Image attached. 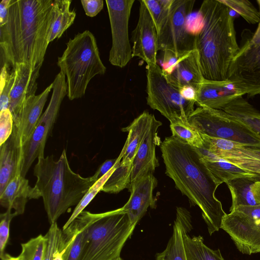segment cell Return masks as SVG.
<instances>
[{
	"mask_svg": "<svg viewBox=\"0 0 260 260\" xmlns=\"http://www.w3.org/2000/svg\"><path fill=\"white\" fill-rule=\"evenodd\" d=\"M189 211L184 208L177 207L173 234L166 249L157 254L156 260H187L184 236L192 229Z\"/></svg>",
	"mask_w": 260,
	"mask_h": 260,
	"instance_id": "cell-24",
	"label": "cell"
},
{
	"mask_svg": "<svg viewBox=\"0 0 260 260\" xmlns=\"http://www.w3.org/2000/svg\"><path fill=\"white\" fill-rule=\"evenodd\" d=\"M154 115L144 111L122 131L128 133L125 144L121 151L123 163L132 165L139 147L148 131Z\"/></svg>",
	"mask_w": 260,
	"mask_h": 260,
	"instance_id": "cell-27",
	"label": "cell"
},
{
	"mask_svg": "<svg viewBox=\"0 0 260 260\" xmlns=\"http://www.w3.org/2000/svg\"><path fill=\"white\" fill-rule=\"evenodd\" d=\"M117 158L110 159L105 161L98 168L95 174L91 177L95 183L98 180L106 175L115 165Z\"/></svg>",
	"mask_w": 260,
	"mask_h": 260,
	"instance_id": "cell-43",
	"label": "cell"
},
{
	"mask_svg": "<svg viewBox=\"0 0 260 260\" xmlns=\"http://www.w3.org/2000/svg\"><path fill=\"white\" fill-rule=\"evenodd\" d=\"M143 2L150 13L158 32L170 9L165 8L160 0H143Z\"/></svg>",
	"mask_w": 260,
	"mask_h": 260,
	"instance_id": "cell-39",
	"label": "cell"
},
{
	"mask_svg": "<svg viewBox=\"0 0 260 260\" xmlns=\"http://www.w3.org/2000/svg\"><path fill=\"white\" fill-rule=\"evenodd\" d=\"M243 95L230 80L215 81L204 79L197 91L195 104L199 107L222 110L235 99Z\"/></svg>",
	"mask_w": 260,
	"mask_h": 260,
	"instance_id": "cell-19",
	"label": "cell"
},
{
	"mask_svg": "<svg viewBox=\"0 0 260 260\" xmlns=\"http://www.w3.org/2000/svg\"><path fill=\"white\" fill-rule=\"evenodd\" d=\"M0 194L15 176L21 175L22 143L14 128L9 139L0 146Z\"/></svg>",
	"mask_w": 260,
	"mask_h": 260,
	"instance_id": "cell-21",
	"label": "cell"
},
{
	"mask_svg": "<svg viewBox=\"0 0 260 260\" xmlns=\"http://www.w3.org/2000/svg\"><path fill=\"white\" fill-rule=\"evenodd\" d=\"M201 24L195 34L203 77L210 81L229 80L239 46L231 9L220 0H205L199 10Z\"/></svg>",
	"mask_w": 260,
	"mask_h": 260,
	"instance_id": "cell-3",
	"label": "cell"
},
{
	"mask_svg": "<svg viewBox=\"0 0 260 260\" xmlns=\"http://www.w3.org/2000/svg\"><path fill=\"white\" fill-rule=\"evenodd\" d=\"M252 190L256 200L260 204V179L254 184Z\"/></svg>",
	"mask_w": 260,
	"mask_h": 260,
	"instance_id": "cell-46",
	"label": "cell"
},
{
	"mask_svg": "<svg viewBox=\"0 0 260 260\" xmlns=\"http://www.w3.org/2000/svg\"><path fill=\"white\" fill-rule=\"evenodd\" d=\"M179 90L182 96L184 99L187 100L194 101L196 103L197 91L193 88L185 87Z\"/></svg>",
	"mask_w": 260,
	"mask_h": 260,
	"instance_id": "cell-45",
	"label": "cell"
},
{
	"mask_svg": "<svg viewBox=\"0 0 260 260\" xmlns=\"http://www.w3.org/2000/svg\"><path fill=\"white\" fill-rule=\"evenodd\" d=\"M46 235H39L21 244V252L18 260H44L47 245Z\"/></svg>",
	"mask_w": 260,
	"mask_h": 260,
	"instance_id": "cell-34",
	"label": "cell"
},
{
	"mask_svg": "<svg viewBox=\"0 0 260 260\" xmlns=\"http://www.w3.org/2000/svg\"><path fill=\"white\" fill-rule=\"evenodd\" d=\"M194 0H174L168 15L157 32L158 49L182 56L196 49V36L188 27Z\"/></svg>",
	"mask_w": 260,
	"mask_h": 260,
	"instance_id": "cell-9",
	"label": "cell"
},
{
	"mask_svg": "<svg viewBox=\"0 0 260 260\" xmlns=\"http://www.w3.org/2000/svg\"><path fill=\"white\" fill-rule=\"evenodd\" d=\"M2 260H18L17 257H14L8 253H5Z\"/></svg>",
	"mask_w": 260,
	"mask_h": 260,
	"instance_id": "cell-47",
	"label": "cell"
},
{
	"mask_svg": "<svg viewBox=\"0 0 260 260\" xmlns=\"http://www.w3.org/2000/svg\"><path fill=\"white\" fill-rule=\"evenodd\" d=\"M146 68L147 105L170 122L188 120L194 110L195 102L184 99L180 90L168 81L157 64H147Z\"/></svg>",
	"mask_w": 260,
	"mask_h": 260,
	"instance_id": "cell-8",
	"label": "cell"
},
{
	"mask_svg": "<svg viewBox=\"0 0 260 260\" xmlns=\"http://www.w3.org/2000/svg\"><path fill=\"white\" fill-rule=\"evenodd\" d=\"M203 149L250 173L260 176V147L201 135Z\"/></svg>",
	"mask_w": 260,
	"mask_h": 260,
	"instance_id": "cell-14",
	"label": "cell"
},
{
	"mask_svg": "<svg viewBox=\"0 0 260 260\" xmlns=\"http://www.w3.org/2000/svg\"><path fill=\"white\" fill-rule=\"evenodd\" d=\"M86 211H83L66 229H62L59 251L63 260H79L87 226Z\"/></svg>",
	"mask_w": 260,
	"mask_h": 260,
	"instance_id": "cell-25",
	"label": "cell"
},
{
	"mask_svg": "<svg viewBox=\"0 0 260 260\" xmlns=\"http://www.w3.org/2000/svg\"><path fill=\"white\" fill-rule=\"evenodd\" d=\"M115 169L114 166L103 177L98 180L93 184L88 189L87 192L84 195L83 198L76 206L72 215L69 217L67 221L64 224L62 229L67 228L70 223L83 211L85 207L90 203L92 199L101 191V189L104 184L112 174Z\"/></svg>",
	"mask_w": 260,
	"mask_h": 260,
	"instance_id": "cell-36",
	"label": "cell"
},
{
	"mask_svg": "<svg viewBox=\"0 0 260 260\" xmlns=\"http://www.w3.org/2000/svg\"><path fill=\"white\" fill-rule=\"evenodd\" d=\"M71 2V0L53 1V17L50 28L49 42L60 38L74 23L76 13L70 10Z\"/></svg>",
	"mask_w": 260,
	"mask_h": 260,
	"instance_id": "cell-30",
	"label": "cell"
},
{
	"mask_svg": "<svg viewBox=\"0 0 260 260\" xmlns=\"http://www.w3.org/2000/svg\"><path fill=\"white\" fill-rule=\"evenodd\" d=\"M11 0H2L0 3V27L7 21Z\"/></svg>",
	"mask_w": 260,
	"mask_h": 260,
	"instance_id": "cell-44",
	"label": "cell"
},
{
	"mask_svg": "<svg viewBox=\"0 0 260 260\" xmlns=\"http://www.w3.org/2000/svg\"><path fill=\"white\" fill-rule=\"evenodd\" d=\"M62 231L58 226L56 222L50 224L46 234L47 245L44 260H53L55 253L59 250L61 242Z\"/></svg>",
	"mask_w": 260,
	"mask_h": 260,
	"instance_id": "cell-38",
	"label": "cell"
},
{
	"mask_svg": "<svg viewBox=\"0 0 260 260\" xmlns=\"http://www.w3.org/2000/svg\"><path fill=\"white\" fill-rule=\"evenodd\" d=\"M160 150L166 174L176 187L200 208L209 234L218 232L226 213L215 197L218 185L204 164L199 149L171 136L161 143Z\"/></svg>",
	"mask_w": 260,
	"mask_h": 260,
	"instance_id": "cell-2",
	"label": "cell"
},
{
	"mask_svg": "<svg viewBox=\"0 0 260 260\" xmlns=\"http://www.w3.org/2000/svg\"><path fill=\"white\" fill-rule=\"evenodd\" d=\"M17 214L12 212V209H8L7 211L0 215V257L2 259L5 254V248L8 244L9 234L10 225L12 219Z\"/></svg>",
	"mask_w": 260,
	"mask_h": 260,
	"instance_id": "cell-40",
	"label": "cell"
},
{
	"mask_svg": "<svg viewBox=\"0 0 260 260\" xmlns=\"http://www.w3.org/2000/svg\"><path fill=\"white\" fill-rule=\"evenodd\" d=\"M52 0H11L7 22L0 27L2 61L42 67L49 44Z\"/></svg>",
	"mask_w": 260,
	"mask_h": 260,
	"instance_id": "cell-1",
	"label": "cell"
},
{
	"mask_svg": "<svg viewBox=\"0 0 260 260\" xmlns=\"http://www.w3.org/2000/svg\"><path fill=\"white\" fill-rule=\"evenodd\" d=\"M161 124V122L153 115L151 124L134 159L131 184L148 174H153L155 168L159 166L155 148L161 143L157 135L158 128Z\"/></svg>",
	"mask_w": 260,
	"mask_h": 260,
	"instance_id": "cell-16",
	"label": "cell"
},
{
	"mask_svg": "<svg viewBox=\"0 0 260 260\" xmlns=\"http://www.w3.org/2000/svg\"><path fill=\"white\" fill-rule=\"evenodd\" d=\"M226 6L251 24H255L260 21V13L249 1L246 0H220Z\"/></svg>",
	"mask_w": 260,
	"mask_h": 260,
	"instance_id": "cell-35",
	"label": "cell"
},
{
	"mask_svg": "<svg viewBox=\"0 0 260 260\" xmlns=\"http://www.w3.org/2000/svg\"><path fill=\"white\" fill-rule=\"evenodd\" d=\"M34 175L50 224L77 206L94 184L91 177H83L71 169L65 149L57 160L53 155L38 158Z\"/></svg>",
	"mask_w": 260,
	"mask_h": 260,
	"instance_id": "cell-4",
	"label": "cell"
},
{
	"mask_svg": "<svg viewBox=\"0 0 260 260\" xmlns=\"http://www.w3.org/2000/svg\"><path fill=\"white\" fill-rule=\"evenodd\" d=\"M256 2L260 13V0ZM247 34L231 64L229 80L253 96L260 94V21L254 32Z\"/></svg>",
	"mask_w": 260,
	"mask_h": 260,
	"instance_id": "cell-11",
	"label": "cell"
},
{
	"mask_svg": "<svg viewBox=\"0 0 260 260\" xmlns=\"http://www.w3.org/2000/svg\"><path fill=\"white\" fill-rule=\"evenodd\" d=\"M10 66L5 63L2 65L0 83V109L1 111L9 109L10 95L14 80L15 72L12 69L10 71Z\"/></svg>",
	"mask_w": 260,
	"mask_h": 260,
	"instance_id": "cell-37",
	"label": "cell"
},
{
	"mask_svg": "<svg viewBox=\"0 0 260 260\" xmlns=\"http://www.w3.org/2000/svg\"><path fill=\"white\" fill-rule=\"evenodd\" d=\"M41 68L24 63L13 68L15 80L10 95L9 109L14 120L18 117L26 99L36 94Z\"/></svg>",
	"mask_w": 260,
	"mask_h": 260,
	"instance_id": "cell-18",
	"label": "cell"
},
{
	"mask_svg": "<svg viewBox=\"0 0 260 260\" xmlns=\"http://www.w3.org/2000/svg\"><path fill=\"white\" fill-rule=\"evenodd\" d=\"M87 226L79 260H113L131 237V224L122 207L101 213L86 211Z\"/></svg>",
	"mask_w": 260,
	"mask_h": 260,
	"instance_id": "cell-5",
	"label": "cell"
},
{
	"mask_svg": "<svg viewBox=\"0 0 260 260\" xmlns=\"http://www.w3.org/2000/svg\"><path fill=\"white\" fill-rule=\"evenodd\" d=\"M184 244L187 260H225L219 249L213 250L204 242L203 238L184 235Z\"/></svg>",
	"mask_w": 260,
	"mask_h": 260,
	"instance_id": "cell-32",
	"label": "cell"
},
{
	"mask_svg": "<svg viewBox=\"0 0 260 260\" xmlns=\"http://www.w3.org/2000/svg\"><path fill=\"white\" fill-rule=\"evenodd\" d=\"M172 137L179 141L193 147L202 149L204 142L201 134L188 122V120H179L170 122Z\"/></svg>",
	"mask_w": 260,
	"mask_h": 260,
	"instance_id": "cell-33",
	"label": "cell"
},
{
	"mask_svg": "<svg viewBox=\"0 0 260 260\" xmlns=\"http://www.w3.org/2000/svg\"><path fill=\"white\" fill-rule=\"evenodd\" d=\"M53 92L49 104L41 115L29 140L22 146L23 162L21 175L25 176L36 158L44 156L46 141L52 133L62 101L67 95L65 76L60 72L52 83Z\"/></svg>",
	"mask_w": 260,
	"mask_h": 260,
	"instance_id": "cell-10",
	"label": "cell"
},
{
	"mask_svg": "<svg viewBox=\"0 0 260 260\" xmlns=\"http://www.w3.org/2000/svg\"><path fill=\"white\" fill-rule=\"evenodd\" d=\"M53 260H63L62 254L60 251H59V250L55 253Z\"/></svg>",
	"mask_w": 260,
	"mask_h": 260,
	"instance_id": "cell-48",
	"label": "cell"
},
{
	"mask_svg": "<svg viewBox=\"0 0 260 260\" xmlns=\"http://www.w3.org/2000/svg\"><path fill=\"white\" fill-rule=\"evenodd\" d=\"M188 121L201 135L260 147V138L245 124L223 110L198 107Z\"/></svg>",
	"mask_w": 260,
	"mask_h": 260,
	"instance_id": "cell-7",
	"label": "cell"
},
{
	"mask_svg": "<svg viewBox=\"0 0 260 260\" xmlns=\"http://www.w3.org/2000/svg\"><path fill=\"white\" fill-rule=\"evenodd\" d=\"M132 37V58L138 57L147 64H157V32L143 0L140 1L139 18Z\"/></svg>",
	"mask_w": 260,
	"mask_h": 260,
	"instance_id": "cell-15",
	"label": "cell"
},
{
	"mask_svg": "<svg viewBox=\"0 0 260 260\" xmlns=\"http://www.w3.org/2000/svg\"><path fill=\"white\" fill-rule=\"evenodd\" d=\"M165 75L168 81L179 89L191 87L197 93L204 79L197 50L185 54Z\"/></svg>",
	"mask_w": 260,
	"mask_h": 260,
	"instance_id": "cell-20",
	"label": "cell"
},
{
	"mask_svg": "<svg viewBox=\"0 0 260 260\" xmlns=\"http://www.w3.org/2000/svg\"><path fill=\"white\" fill-rule=\"evenodd\" d=\"M260 176L239 177L226 184L230 191L232 203L230 211L239 206H254L260 205L252 192V186Z\"/></svg>",
	"mask_w": 260,
	"mask_h": 260,
	"instance_id": "cell-28",
	"label": "cell"
},
{
	"mask_svg": "<svg viewBox=\"0 0 260 260\" xmlns=\"http://www.w3.org/2000/svg\"><path fill=\"white\" fill-rule=\"evenodd\" d=\"M57 64L67 78L70 100L83 96L91 79L97 75H104L106 71L95 37L88 30L70 39L62 55L58 57Z\"/></svg>",
	"mask_w": 260,
	"mask_h": 260,
	"instance_id": "cell-6",
	"label": "cell"
},
{
	"mask_svg": "<svg viewBox=\"0 0 260 260\" xmlns=\"http://www.w3.org/2000/svg\"><path fill=\"white\" fill-rule=\"evenodd\" d=\"M113 260H122V259L119 256L113 259Z\"/></svg>",
	"mask_w": 260,
	"mask_h": 260,
	"instance_id": "cell-49",
	"label": "cell"
},
{
	"mask_svg": "<svg viewBox=\"0 0 260 260\" xmlns=\"http://www.w3.org/2000/svg\"><path fill=\"white\" fill-rule=\"evenodd\" d=\"M121 154L117 158L115 169L109 177L101 191L109 193H117L125 188H129L131 183L132 165L123 163Z\"/></svg>",
	"mask_w": 260,
	"mask_h": 260,
	"instance_id": "cell-31",
	"label": "cell"
},
{
	"mask_svg": "<svg viewBox=\"0 0 260 260\" xmlns=\"http://www.w3.org/2000/svg\"><path fill=\"white\" fill-rule=\"evenodd\" d=\"M199 150L204 164L218 186L237 178L259 176L246 171L204 149H199Z\"/></svg>",
	"mask_w": 260,
	"mask_h": 260,
	"instance_id": "cell-26",
	"label": "cell"
},
{
	"mask_svg": "<svg viewBox=\"0 0 260 260\" xmlns=\"http://www.w3.org/2000/svg\"><path fill=\"white\" fill-rule=\"evenodd\" d=\"M157 184V180L153 174H148L131 184L130 198L122 208L127 213L132 225H136L149 207L155 208L153 192Z\"/></svg>",
	"mask_w": 260,
	"mask_h": 260,
	"instance_id": "cell-17",
	"label": "cell"
},
{
	"mask_svg": "<svg viewBox=\"0 0 260 260\" xmlns=\"http://www.w3.org/2000/svg\"><path fill=\"white\" fill-rule=\"evenodd\" d=\"M81 3L86 15L90 17L95 16L104 7L103 0H82Z\"/></svg>",
	"mask_w": 260,
	"mask_h": 260,
	"instance_id": "cell-42",
	"label": "cell"
},
{
	"mask_svg": "<svg viewBox=\"0 0 260 260\" xmlns=\"http://www.w3.org/2000/svg\"><path fill=\"white\" fill-rule=\"evenodd\" d=\"M221 229L229 234L241 253L260 252V205L239 206L223 217Z\"/></svg>",
	"mask_w": 260,
	"mask_h": 260,
	"instance_id": "cell-12",
	"label": "cell"
},
{
	"mask_svg": "<svg viewBox=\"0 0 260 260\" xmlns=\"http://www.w3.org/2000/svg\"><path fill=\"white\" fill-rule=\"evenodd\" d=\"M14 126V119L9 109L0 112V146L4 144L11 135Z\"/></svg>",
	"mask_w": 260,
	"mask_h": 260,
	"instance_id": "cell-41",
	"label": "cell"
},
{
	"mask_svg": "<svg viewBox=\"0 0 260 260\" xmlns=\"http://www.w3.org/2000/svg\"><path fill=\"white\" fill-rule=\"evenodd\" d=\"M135 0H106L111 35L109 52L110 63L124 68L132 58V48L128 36V23Z\"/></svg>",
	"mask_w": 260,
	"mask_h": 260,
	"instance_id": "cell-13",
	"label": "cell"
},
{
	"mask_svg": "<svg viewBox=\"0 0 260 260\" xmlns=\"http://www.w3.org/2000/svg\"><path fill=\"white\" fill-rule=\"evenodd\" d=\"M40 197L37 187L35 185L31 187L28 180L20 174L13 178L0 194V203L7 209H13L18 215L24 213L29 200Z\"/></svg>",
	"mask_w": 260,
	"mask_h": 260,
	"instance_id": "cell-23",
	"label": "cell"
},
{
	"mask_svg": "<svg viewBox=\"0 0 260 260\" xmlns=\"http://www.w3.org/2000/svg\"><path fill=\"white\" fill-rule=\"evenodd\" d=\"M222 110L243 122L260 138V112L242 96L235 99Z\"/></svg>",
	"mask_w": 260,
	"mask_h": 260,
	"instance_id": "cell-29",
	"label": "cell"
},
{
	"mask_svg": "<svg viewBox=\"0 0 260 260\" xmlns=\"http://www.w3.org/2000/svg\"><path fill=\"white\" fill-rule=\"evenodd\" d=\"M51 89L52 83L40 94L28 98L18 117L14 120L13 127L21 140L22 146L30 138Z\"/></svg>",
	"mask_w": 260,
	"mask_h": 260,
	"instance_id": "cell-22",
	"label": "cell"
}]
</instances>
